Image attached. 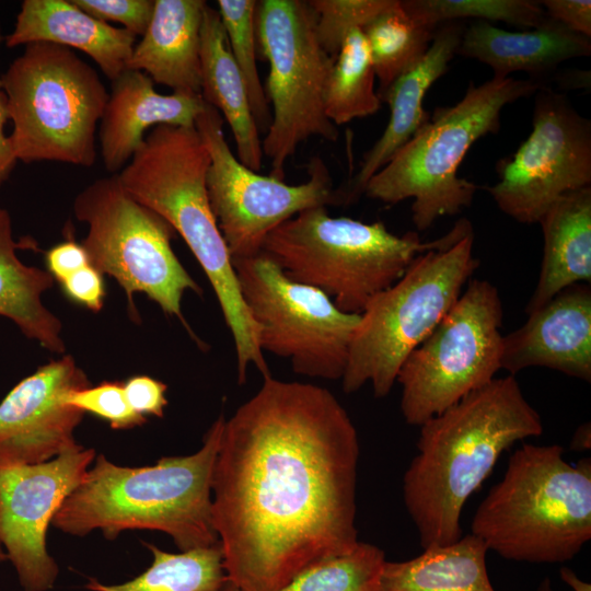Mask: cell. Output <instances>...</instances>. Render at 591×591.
Segmentation results:
<instances>
[{
  "mask_svg": "<svg viewBox=\"0 0 591 591\" xmlns=\"http://www.w3.org/2000/svg\"><path fill=\"white\" fill-rule=\"evenodd\" d=\"M356 427L311 383L264 378L225 419L212 475V521L227 580L276 591L358 542Z\"/></svg>",
  "mask_w": 591,
  "mask_h": 591,
  "instance_id": "obj_1",
  "label": "cell"
},
{
  "mask_svg": "<svg viewBox=\"0 0 591 591\" xmlns=\"http://www.w3.org/2000/svg\"><path fill=\"white\" fill-rule=\"evenodd\" d=\"M419 427L403 499L422 549L459 541L463 507L502 452L543 432L540 414L510 374L493 379Z\"/></svg>",
  "mask_w": 591,
  "mask_h": 591,
  "instance_id": "obj_2",
  "label": "cell"
},
{
  "mask_svg": "<svg viewBox=\"0 0 591 591\" xmlns=\"http://www.w3.org/2000/svg\"><path fill=\"white\" fill-rule=\"evenodd\" d=\"M224 421H213L197 452L150 466H120L99 454L51 525L73 536L100 530L107 540L126 530L160 531L181 552L217 544L211 486Z\"/></svg>",
  "mask_w": 591,
  "mask_h": 591,
  "instance_id": "obj_3",
  "label": "cell"
},
{
  "mask_svg": "<svg viewBox=\"0 0 591 591\" xmlns=\"http://www.w3.org/2000/svg\"><path fill=\"white\" fill-rule=\"evenodd\" d=\"M208 149L196 127L158 125L117 174L138 202L177 232L206 274L233 338L237 381L250 364L270 375L257 340V328L242 299L232 257L212 212L206 176Z\"/></svg>",
  "mask_w": 591,
  "mask_h": 591,
  "instance_id": "obj_4",
  "label": "cell"
},
{
  "mask_svg": "<svg viewBox=\"0 0 591 591\" xmlns=\"http://www.w3.org/2000/svg\"><path fill=\"white\" fill-rule=\"evenodd\" d=\"M471 534L508 560H571L591 538V461L559 444H522L479 503Z\"/></svg>",
  "mask_w": 591,
  "mask_h": 591,
  "instance_id": "obj_5",
  "label": "cell"
},
{
  "mask_svg": "<svg viewBox=\"0 0 591 591\" xmlns=\"http://www.w3.org/2000/svg\"><path fill=\"white\" fill-rule=\"evenodd\" d=\"M472 230L471 221L460 218L449 232L424 242L417 232L396 235L383 222L331 217L317 206L274 229L262 252L290 279L318 289L343 312L361 314L418 255L451 246Z\"/></svg>",
  "mask_w": 591,
  "mask_h": 591,
  "instance_id": "obj_6",
  "label": "cell"
},
{
  "mask_svg": "<svg viewBox=\"0 0 591 591\" xmlns=\"http://www.w3.org/2000/svg\"><path fill=\"white\" fill-rule=\"evenodd\" d=\"M531 79L493 77L475 85L453 106L438 107L429 120L367 183V197L385 204L413 198L412 220L418 231L444 216L470 207L477 186L457 176L470 148L500 129L505 106L534 95Z\"/></svg>",
  "mask_w": 591,
  "mask_h": 591,
  "instance_id": "obj_7",
  "label": "cell"
},
{
  "mask_svg": "<svg viewBox=\"0 0 591 591\" xmlns=\"http://www.w3.org/2000/svg\"><path fill=\"white\" fill-rule=\"evenodd\" d=\"M18 161L90 167L108 100L96 70L70 48L33 43L0 77Z\"/></svg>",
  "mask_w": 591,
  "mask_h": 591,
  "instance_id": "obj_8",
  "label": "cell"
},
{
  "mask_svg": "<svg viewBox=\"0 0 591 591\" xmlns=\"http://www.w3.org/2000/svg\"><path fill=\"white\" fill-rule=\"evenodd\" d=\"M474 230L451 246L418 255L405 274L374 296L351 338L341 378L350 394L371 383L386 396L407 356L433 331L479 265L473 254Z\"/></svg>",
  "mask_w": 591,
  "mask_h": 591,
  "instance_id": "obj_9",
  "label": "cell"
},
{
  "mask_svg": "<svg viewBox=\"0 0 591 591\" xmlns=\"http://www.w3.org/2000/svg\"><path fill=\"white\" fill-rule=\"evenodd\" d=\"M73 212L88 225L81 244L90 264L123 288L134 317L138 315L134 294L144 293L200 344L183 315L182 300L188 290L199 296L202 290L172 248L174 229L135 200L117 174L83 188L73 200Z\"/></svg>",
  "mask_w": 591,
  "mask_h": 591,
  "instance_id": "obj_10",
  "label": "cell"
},
{
  "mask_svg": "<svg viewBox=\"0 0 591 591\" xmlns=\"http://www.w3.org/2000/svg\"><path fill=\"white\" fill-rule=\"evenodd\" d=\"M256 37L269 63L265 94L273 108L263 153L271 162L270 176L283 179L285 165L300 143L311 137L338 139L325 112L335 58L318 40L308 1H257Z\"/></svg>",
  "mask_w": 591,
  "mask_h": 591,
  "instance_id": "obj_11",
  "label": "cell"
},
{
  "mask_svg": "<svg viewBox=\"0 0 591 591\" xmlns=\"http://www.w3.org/2000/svg\"><path fill=\"white\" fill-rule=\"evenodd\" d=\"M502 317L498 289L487 280L470 281L398 371L407 424L419 427L495 379L501 369Z\"/></svg>",
  "mask_w": 591,
  "mask_h": 591,
  "instance_id": "obj_12",
  "label": "cell"
},
{
  "mask_svg": "<svg viewBox=\"0 0 591 591\" xmlns=\"http://www.w3.org/2000/svg\"><path fill=\"white\" fill-rule=\"evenodd\" d=\"M262 351L288 359L300 375L341 380L360 314L339 310L316 288L290 279L264 252L232 258Z\"/></svg>",
  "mask_w": 591,
  "mask_h": 591,
  "instance_id": "obj_13",
  "label": "cell"
},
{
  "mask_svg": "<svg viewBox=\"0 0 591 591\" xmlns=\"http://www.w3.org/2000/svg\"><path fill=\"white\" fill-rule=\"evenodd\" d=\"M223 123L220 113L207 104L195 127L210 157L206 176L209 202L232 258L258 254L267 235L301 211L343 202L321 158L311 160L308 181L298 185L260 175L234 155Z\"/></svg>",
  "mask_w": 591,
  "mask_h": 591,
  "instance_id": "obj_14",
  "label": "cell"
},
{
  "mask_svg": "<svg viewBox=\"0 0 591 591\" xmlns=\"http://www.w3.org/2000/svg\"><path fill=\"white\" fill-rule=\"evenodd\" d=\"M534 97L531 134L497 162L499 181L487 187L497 207L523 224L537 223L563 195L591 186L590 119L548 85Z\"/></svg>",
  "mask_w": 591,
  "mask_h": 591,
  "instance_id": "obj_15",
  "label": "cell"
},
{
  "mask_svg": "<svg viewBox=\"0 0 591 591\" xmlns=\"http://www.w3.org/2000/svg\"><path fill=\"white\" fill-rule=\"evenodd\" d=\"M78 444L46 462L0 466V533L24 591H48L59 567L47 551L49 525L95 460Z\"/></svg>",
  "mask_w": 591,
  "mask_h": 591,
  "instance_id": "obj_16",
  "label": "cell"
},
{
  "mask_svg": "<svg viewBox=\"0 0 591 591\" xmlns=\"http://www.w3.org/2000/svg\"><path fill=\"white\" fill-rule=\"evenodd\" d=\"M70 355L40 366L0 402V466L37 464L77 447L84 413L68 396L89 386Z\"/></svg>",
  "mask_w": 591,
  "mask_h": 591,
  "instance_id": "obj_17",
  "label": "cell"
},
{
  "mask_svg": "<svg viewBox=\"0 0 591 591\" xmlns=\"http://www.w3.org/2000/svg\"><path fill=\"white\" fill-rule=\"evenodd\" d=\"M544 367L591 381V288L571 285L528 314V321L502 337L501 369L514 375Z\"/></svg>",
  "mask_w": 591,
  "mask_h": 591,
  "instance_id": "obj_18",
  "label": "cell"
},
{
  "mask_svg": "<svg viewBox=\"0 0 591 591\" xmlns=\"http://www.w3.org/2000/svg\"><path fill=\"white\" fill-rule=\"evenodd\" d=\"M206 105L201 94H160L148 74L126 69L112 81V92L100 120V149L105 169L118 174L141 147L144 131L150 127H195Z\"/></svg>",
  "mask_w": 591,
  "mask_h": 591,
  "instance_id": "obj_19",
  "label": "cell"
},
{
  "mask_svg": "<svg viewBox=\"0 0 591 591\" xmlns=\"http://www.w3.org/2000/svg\"><path fill=\"white\" fill-rule=\"evenodd\" d=\"M463 22L439 25L424 58L397 78L380 97L390 107V119L381 137L363 154L347 190L341 193L344 204H350L363 194L369 179L429 120L430 115L422 106L424 97L448 71L456 55L465 28Z\"/></svg>",
  "mask_w": 591,
  "mask_h": 591,
  "instance_id": "obj_20",
  "label": "cell"
},
{
  "mask_svg": "<svg viewBox=\"0 0 591 591\" xmlns=\"http://www.w3.org/2000/svg\"><path fill=\"white\" fill-rule=\"evenodd\" d=\"M456 55L476 59L491 68L495 78L506 79L524 71L543 85L560 63L591 55L590 38L551 19L541 26L506 31L485 21H472L462 34Z\"/></svg>",
  "mask_w": 591,
  "mask_h": 591,
  "instance_id": "obj_21",
  "label": "cell"
},
{
  "mask_svg": "<svg viewBox=\"0 0 591 591\" xmlns=\"http://www.w3.org/2000/svg\"><path fill=\"white\" fill-rule=\"evenodd\" d=\"M136 37L123 27L91 16L72 1L24 0L14 27L3 42L9 48L49 43L79 49L114 81L126 70Z\"/></svg>",
  "mask_w": 591,
  "mask_h": 591,
  "instance_id": "obj_22",
  "label": "cell"
},
{
  "mask_svg": "<svg viewBox=\"0 0 591 591\" xmlns=\"http://www.w3.org/2000/svg\"><path fill=\"white\" fill-rule=\"evenodd\" d=\"M204 0H154L142 38L126 69L148 74L173 92L200 94V34Z\"/></svg>",
  "mask_w": 591,
  "mask_h": 591,
  "instance_id": "obj_23",
  "label": "cell"
},
{
  "mask_svg": "<svg viewBox=\"0 0 591 591\" xmlns=\"http://www.w3.org/2000/svg\"><path fill=\"white\" fill-rule=\"evenodd\" d=\"M200 94L232 131L236 158L258 172L263 165L260 131L244 79L231 55L219 12L208 4L200 34Z\"/></svg>",
  "mask_w": 591,
  "mask_h": 591,
  "instance_id": "obj_24",
  "label": "cell"
},
{
  "mask_svg": "<svg viewBox=\"0 0 591 591\" xmlns=\"http://www.w3.org/2000/svg\"><path fill=\"white\" fill-rule=\"evenodd\" d=\"M543 258L536 287L525 306L530 314L560 290L591 281V186L559 197L537 222Z\"/></svg>",
  "mask_w": 591,
  "mask_h": 591,
  "instance_id": "obj_25",
  "label": "cell"
},
{
  "mask_svg": "<svg viewBox=\"0 0 591 591\" xmlns=\"http://www.w3.org/2000/svg\"><path fill=\"white\" fill-rule=\"evenodd\" d=\"M9 212L0 208V315L28 338L57 355H65L62 324L43 301L54 285L46 269L25 265L18 256Z\"/></svg>",
  "mask_w": 591,
  "mask_h": 591,
  "instance_id": "obj_26",
  "label": "cell"
},
{
  "mask_svg": "<svg viewBox=\"0 0 591 591\" xmlns=\"http://www.w3.org/2000/svg\"><path fill=\"white\" fill-rule=\"evenodd\" d=\"M486 545L473 534L424 548L414 558L385 561L380 591H495L486 568Z\"/></svg>",
  "mask_w": 591,
  "mask_h": 591,
  "instance_id": "obj_27",
  "label": "cell"
},
{
  "mask_svg": "<svg viewBox=\"0 0 591 591\" xmlns=\"http://www.w3.org/2000/svg\"><path fill=\"white\" fill-rule=\"evenodd\" d=\"M152 554L151 565L139 576L118 584L90 578V591H224L227 576L220 542L181 553H169L143 543Z\"/></svg>",
  "mask_w": 591,
  "mask_h": 591,
  "instance_id": "obj_28",
  "label": "cell"
},
{
  "mask_svg": "<svg viewBox=\"0 0 591 591\" xmlns=\"http://www.w3.org/2000/svg\"><path fill=\"white\" fill-rule=\"evenodd\" d=\"M437 30V28H436ZM436 30L414 20L401 0H392L363 30L381 97L402 74L428 51Z\"/></svg>",
  "mask_w": 591,
  "mask_h": 591,
  "instance_id": "obj_29",
  "label": "cell"
},
{
  "mask_svg": "<svg viewBox=\"0 0 591 591\" xmlns=\"http://www.w3.org/2000/svg\"><path fill=\"white\" fill-rule=\"evenodd\" d=\"M375 73L362 30L344 39L331 72L325 112L335 125L375 114L381 100L374 88Z\"/></svg>",
  "mask_w": 591,
  "mask_h": 591,
  "instance_id": "obj_30",
  "label": "cell"
},
{
  "mask_svg": "<svg viewBox=\"0 0 591 591\" xmlns=\"http://www.w3.org/2000/svg\"><path fill=\"white\" fill-rule=\"evenodd\" d=\"M385 561L383 549L358 541L345 553L311 564L276 591H380Z\"/></svg>",
  "mask_w": 591,
  "mask_h": 591,
  "instance_id": "obj_31",
  "label": "cell"
},
{
  "mask_svg": "<svg viewBox=\"0 0 591 591\" xmlns=\"http://www.w3.org/2000/svg\"><path fill=\"white\" fill-rule=\"evenodd\" d=\"M418 23L436 30L463 20L506 22L521 28H535L548 19L538 1L530 0H401Z\"/></svg>",
  "mask_w": 591,
  "mask_h": 591,
  "instance_id": "obj_32",
  "label": "cell"
},
{
  "mask_svg": "<svg viewBox=\"0 0 591 591\" xmlns=\"http://www.w3.org/2000/svg\"><path fill=\"white\" fill-rule=\"evenodd\" d=\"M218 12L228 38L231 55L244 79L252 112L265 132L270 124L269 104L257 70L255 0H218Z\"/></svg>",
  "mask_w": 591,
  "mask_h": 591,
  "instance_id": "obj_33",
  "label": "cell"
},
{
  "mask_svg": "<svg viewBox=\"0 0 591 591\" xmlns=\"http://www.w3.org/2000/svg\"><path fill=\"white\" fill-rule=\"evenodd\" d=\"M392 0H309L322 47L336 58L346 36L363 30Z\"/></svg>",
  "mask_w": 591,
  "mask_h": 591,
  "instance_id": "obj_34",
  "label": "cell"
},
{
  "mask_svg": "<svg viewBox=\"0 0 591 591\" xmlns=\"http://www.w3.org/2000/svg\"><path fill=\"white\" fill-rule=\"evenodd\" d=\"M67 403L109 424L113 429H130L143 425L147 418L136 413L128 403L124 383L104 381L95 386L72 392Z\"/></svg>",
  "mask_w": 591,
  "mask_h": 591,
  "instance_id": "obj_35",
  "label": "cell"
},
{
  "mask_svg": "<svg viewBox=\"0 0 591 591\" xmlns=\"http://www.w3.org/2000/svg\"><path fill=\"white\" fill-rule=\"evenodd\" d=\"M91 16L116 22L134 35L142 36L151 21L154 0H71Z\"/></svg>",
  "mask_w": 591,
  "mask_h": 591,
  "instance_id": "obj_36",
  "label": "cell"
},
{
  "mask_svg": "<svg viewBox=\"0 0 591 591\" xmlns=\"http://www.w3.org/2000/svg\"><path fill=\"white\" fill-rule=\"evenodd\" d=\"M125 393L131 408L139 415L162 418L167 405V386L149 375H134L124 382Z\"/></svg>",
  "mask_w": 591,
  "mask_h": 591,
  "instance_id": "obj_37",
  "label": "cell"
},
{
  "mask_svg": "<svg viewBox=\"0 0 591 591\" xmlns=\"http://www.w3.org/2000/svg\"><path fill=\"white\" fill-rule=\"evenodd\" d=\"M67 298L88 310H102L105 298L103 275L91 264L59 282Z\"/></svg>",
  "mask_w": 591,
  "mask_h": 591,
  "instance_id": "obj_38",
  "label": "cell"
},
{
  "mask_svg": "<svg viewBox=\"0 0 591 591\" xmlns=\"http://www.w3.org/2000/svg\"><path fill=\"white\" fill-rule=\"evenodd\" d=\"M546 14L575 33L591 38L590 0H542Z\"/></svg>",
  "mask_w": 591,
  "mask_h": 591,
  "instance_id": "obj_39",
  "label": "cell"
},
{
  "mask_svg": "<svg viewBox=\"0 0 591 591\" xmlns=\"http://www.w3.org/2000/svg\"><path fill=\"white\" fill-rule=\"evenodd\" d=\"M46 270L54 280L62 281L77 270L90 264L86 251L81 243L66 240L46 252Z\"/></svg>",
  "mask_w": 591,
  "mask_h": 591,
  "instance_id": "obj_40",
  "label": "cell"
},
{
  "mask_svg": "<svg viewBox=\"0 0 591 591\" xmlns=\"http://www.w3.org/2000/svg\"><path fill=\"white\" fill-rule=\"evenodd\" d=\"M3 39L4 37L0 30V45L3 43ZM8 120L5 95L0 80V186L8 179L18 162L10 138L4 132Z\"/></svg>",
  "mask_w": 591,
  "mask_h": 591,
  "instance_id": "obj_41",
  "label": "cell"
},
{
  "mask_svg": "<svg viewBox=\"0 0 591 591\" xmlns=\"http://www.w3.org/2000/svg\"><path fill=\"white\" fill-rule=\"evenodd\" d=\"M591 448L590 424L586 422L579 426L572 436L570 449L575 451H584Z\"/></svg>",
  "mask_w": 591,
  "mask_h": 591,
  "instance_id": "obj_42",
  "label": "cell"
},
{
  "mask_svg": "<svg viewBox=\"0 0 591 591\" xmlns=\"http://www.w3.org/2000/svg\"><path fill=\"white\" fill-rule=\"evenodd\" d=\"M561 580L573 591H591V584L580 579L570 568L563 567L559 570Z\"/></svg>",
  "mask_w": 591,
  "mask_h": 591,
  "instance_id": "obj_43",
  "label": "cell"
},
{
  "mask_svg": "<svg viewBox=\"0 0 591 591\" xmlns=\"http://www.w3.org/2000/svg\"><path fill=\"white\" fill-rule=\"evenodd\" d=\"M536 591H554L552 582L548 578H545L538 586Z\"/></svg>",
  "mask_w": 591,
  "mask_h": 591,
  "instance_id": "obj_44",
  "label": "cell"
},
{
  "mask_svg": "<svg viewBox=\"0 0 591 591\" xmlns=\"http://www.w3.org/2000/svg\"><path fill=\"white\" fill-rule=\"evenodd\" d=\"M8 559L7 553L4 551L2 540H1V533H0V563Z\"/></svg>",
  "mask_w": 591,
  "mask_h": 591,
  "instance_id": "obj_45",
  "label": "cell"
},
{
  "mask_svg": "<svg viewBox=\"0 0 591 591\" xmlns=\"http://www.w3.org/2000/svg\"><path fill=\"white\" fill-rule=\"evenodd\" d=\"M224 591H240L233 583L227 580Z\"/></svg>",
  "mask_w": 591,
  "mask_h": 591,
  "instance_id": "obj_46",
  "label": "cell"
}]
</instances>
